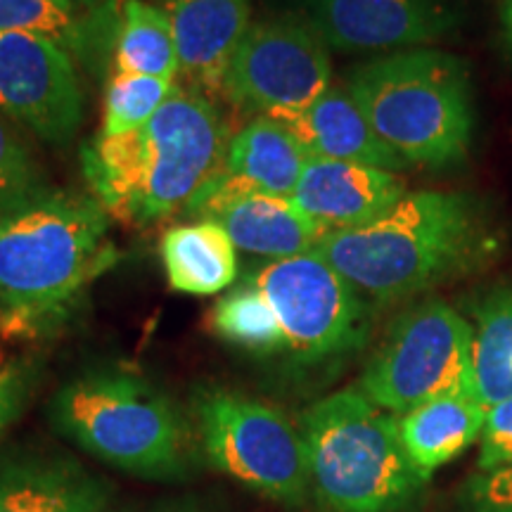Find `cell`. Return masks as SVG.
I'll return each instance as SVG.
<instances>
[{
    "instance_id": "cell-24",
    "label": "cell",
    "mask_w": 512,
    "mask_h": 512,
    "mask_svg": "<svg viewBox=\"0 0 512 512\" xmlns=\"http://www.w3.org/2000/svg\"><path fill=\"white\" fill-rule=\"evenodd\" d=\"M176 91V79L117 72L107 83L102 136H124L145 126Z\"/></svg>"
},
{
    "instance_id": "cell-18",
    "label": "cell",
    "mask_w": 512,
    "mask_h": 512,
    "mask_svg": "<svg viewBox=\"0 0 512 512\" xmlns=\"http://www.w3.org/2000/svg\"><path fill=\"white\" fill-rule=\"evenodd\" d=\"M271 119L283 124L302 143L309 157L363 164L394 171V174L408 166L373 131L366 114L361 112L347 88L330 86V91L320 95L306 110Z\"/></svg>"
},
{
    "instance_id": "cell-20",
    "label": "cell",
    "mask_w": 512,
    "mask_h": 512,
    "mask_svg": "<svg viewBox=\"0 0 512 512\" xmlns=\"http://www.w3.org/2000/svg\"><path fill=\"white\" fill-rule=\"evenodd\" d=\"M162 261L169 285L183 294H219L238 278L233 240L214 221H195L166 230Z\"/></svg>"
},
{
    "instance_id": "cell-25",
    "label": "cell",
    "mask_w": 512,
    "mask_h": 512,
    "mask_svg": "<svg viewBox=\"0 0 512 512\" xmlns=\"http://www.w3.org/2000/svg\"><path fill=\"white\" fill-rule=\"evenodd\" d=\"M0 31H27L81 50L83 27L69 0H0Z\"/></svg>"
},
{
    "instance_id": "cell-28",
    "label": "cell",
    "mask_w": 512,
    "mask_h": 512,
    "mask_svg": "<svg viewBox=\"0 0 512 512\" xmlns=\"http://www.w3.org/2000/svg\"><path fill=\"white\" fill-rule=\"evenodd\" d=\"M477 470H496L512 463V396L486 408Z\"/></svg>"
},
{
    "instance_id": "cell-15",
    "label": "cell",
    "mask_w": 512,
    "mask_h": 512,
    "mask_svg": "<svg viewBox=\"0 0 512 512\" xmlns=\"http://www.w3.org/2000/svg\"><path fill=\"white\" fill-rule=\"evenodd\" d=\"M178 74L190 91L223 93V81L249 31L247 0H169Z\"/></svg>"
},
{
    "instance_id": "cell-10",
    "label": "cell",
    "mask_w": 512,
    "mask_h": 512,
    "mask_svg": "<svg viewBox=\"0 0 512 512\" xmlns=\"http://www.w3.org/2000/svg\"><path fill=\"white\" fill-rule=\"evenodd\" d=\"M332 86L330 48L302 19L252 24L223 81V95L256 117L302 112Z\"/></svg>"
},
{
    "instance_id": "cell-12",
    "label": "cell",
    "mask_w": 512,
    "mask_h": 512,
    "mask_svg": "<svg viewBox=\"0 0 512 512\" xmlns=\"http://www.w3.org/2000/svg\"><path fill=\"white\" fill-rule=\"evenodd\" d=\"M313 29L339 53L427 48L460 22L456 0H309Z\"/></svg>"
},
{
    "instance_id": "cell-2",
    "label": "cell",
    "mask_w": 512,
    "mask_h": 512,
    "mask_svg": "<svg viewBox=\"0 0 512 512\" xmlns=\"http://www.w3.org/2000/svg\"><path fill=\"white\" fill-rule=\"evenodd\" d=\"M228 143L211 98L176 83L145 126L124 136L98 133L81 147L83 181L107 216L147 226L195 200L219 174Z\"/></svg>"
},
{
    "instance_id": "cell-19",
    "label": "cell",
    "mask_w": 512,
    "mask_h": 512,
    "mask_svg": "<svg viewBox=\"0 0 512 512\" xmlns=\"http://www.w3.org/2000/svg\"><path fill=\"white\" fill-rule=\"evenodd\" d=\"M484 422L486 408L482 401L470 394H456L422 403L399 415L396 425L408 458L427 482L432 472L482 439Z\"/></svg>"
},
{
    "instance_id": "cell-26",
    "label": "cell",
    "mask_w": 512,
    "mask_h": 512,
    "mask_svg": "<svg viewBox=\"0 0 512 512\" xmlns=\"http://www.w3.org/2000/svg\"><path fill=\"white\" fill-rule=\"evenodd\" d=\"M48 190L27 145L0 114V216L36 200Z\"/></svg>"
},
{
    "instance_id": "cell-33",
    "label": "cell",
    "mask_w": 512,
    "mask_h": 512,
    "mask_svg": "<svg viewBox=\"0 0 512 512\" xmlns=\"http://www.w3.org/2000/svg\"><path fill=\"white\" fill-rule=\"evenodd\" d=\"M69 3H74V0H69Z\"/></svg>"
},
{
    "instance_id": "cell-29",
    "label": "cell",
    "mask_w": 512,
    "mask_h": 512,
    "mask_svg": "<svg viewBox=\"0 0 512 512\" xmlns=\"http://www.w3.org/2000/svg\"><path fill=\"white\" fill-rule=\"evenodd\" d=\"M465 512H512V463L477 472L463 489Z\"/></svg>"
},
{
    "instance_id": "cell-22",
    "label": "cell",
    "mask_w": 512,
    "mask_h": 512,
    "mask_svg": "<svg viewBox=\"0 0 512 512\" xmlns=\"http://www.w3.org/2000/svg\"><path fill=\"white\" fill-rule=\"evenodd\" d=\"M472 366L484 408L512 396V290H498L477 306Z\"/></svg>"
},
{
    "instance_id": "cell-31",
    "label": "cell",
    "mask_w": 512,
    "mask_h": 512,
    "mask_svg": "<svg viewBox=\"0 0 512 512\" xmlns=\"http://www.w3.org/2000/svg\"><path fill=\"white\" fill-rule=\"evenodd\" d=\"M0 330H3V309H0Z\"/></svg>"
},
{
    "instance_id": "cell-30",
    "label": "cell",
    "mask_w": 512,
    "mask_h": 512,
    "mask_svg": "<svg viewBox=\"0 0 512 512\" xmlns=\"http://www.w3.org/2000/svg\"><path fill=\"white\" fill-rule=\"evenodd\" d=\"M501 27H503V38H505V48L512 55V0H505L503 3V12H501Z\"/></svg>"
},
{
    "instance_id": "cell-1",
    "label": "cell",
    "mask_w": 512,
    "mask_h": 512,
    "mask_svg": "<svg viewBox=\"0 0 512 512\" xmlns=\"http://www.w3.org/2000/svg\"><path fill=\"white\" fill-rule=\"evenodd\" d=\"M498 233L470 192H406L382 219L325 235L316 252L377 304L432 290L489 264Z\"/></svg>"
},
{
    "instance_id": "cell-4",
    "label": "cell",
    "mask_w": 512,
    "mask_h": 512,
    "mask_svg": "<svg viewBox=\"0 0 512 512\" xmlns=\"http://www.w3.org/2000/svg\"><path fill=\"white\" fill-rule=\"evenodd\" d=\"M344 88L406 164L441 169L470 152L472 83L456 55L434 48L389 53L351 69Z\"/></svg>"
},
{
    "instance_id": "cell-32",
    "label": "cell",
    "mask_w": 512,
    "mask_h": 512,
    "mask_svg": "<svg viewBox=\"0 0 512 512\" xmlns=\"http://www.w3.org/2000/svg\"><path fill=\"white\" fill-rule=\"evenodd\" d=\"M162 512H183V510H162Z\"/></svg>"
},
{
    "instance_id": "cell-14",
    "label": "cell",
    "mask_w": 512,
    "mask_h": 512,
    "mask_svg": "<svg viewBox=\"0 0 512 512\" xmlns=\"http://www.w3.org/2000/svg\"><path fill=\"white\" fill-rule=\"evenodd\" d=\"M188 211L200 221H214L221 226L242 252L271 261L316 252L328 235L292 202V197L266 192L204 197L190 202Z\"/></svg>"
},
{
    "instance_id": "cell-5",
    "label": "cell",
    "mask_w": 512,
    "mask_h": 512,
    "mask_svg": "<svg viewBox=\"0 0 512 512\" xmlns=\"http://www.w3.org/2000/svg\"><path fill=\"white\" fill-rule=\"evenodd\" d=\"M311 486L330 512H401L425 479L401 444L399 425L358 387L309 406L299 422Z\"/></svg>"
},
{
    "instance_id": "cell-27",
    "label": "cell",
    "mask_w": 512,
    "mask_h": 512,
    "mask_svg": "<svg viewBox=\"0 0 512 512\" xmlns=\"http://www.w3.org/2000/svg\"><path fill=\"white\" fill-rule=\"evenodd\" d=\"M38 368L31 358H12L0 363V434L22 415L27 406Z\"/></svg>"
},
{
    "instance_id": "cell-13",
    "label": "cell",
    "mask_w": 512,
    "mask_h": 512,
    "mask_svg": "<svg viewBox=\"0 0 512 512\" xmlns=\"http://www.w3.org/2000/svg\"><path fill=\"white\" fill-rule=\"evenodd\" d=\"M406 192L394 171L311 157L292 202L330 235L382 219Z\"/></svg>"
},
{
    "instance_id": "cell-6",
    "label": "cell",
    "mask_w": 512,
    "mask_h": 512,
    "mask_svg": "<svg viewBox=\"0 0 512 512\" xmlns=\"http://www.w3.org/2000/svg\"><path fill=\"white\" fill-rule=\"evenodd\" d=\"M57 432L93 458L131 475L185 472V422L174 401L128 368L88 370L57 389L48 406Z\"/></svg>"
},
{
    "instance_id": "cell-8",
    "label": "cell",
    "mask_w": 512,
    "mask_h": 512,
    "mask_svg": "<svg viewBox=\"0 0 512 512\" xmlns=\"http://www.w3.org/2000/svg\"><path fill=\"white\" fill-rule=\"evenodd\" d=\"M472 337L470 320L441 299H427L396 318L358 389L394 415L441 396H477Z\"/></svg>"
},
{
    "instance_id": "cell-17",
    "label": "cell",
    "mask_w": 512,
    "mask_h": 512,
    "mask_svg": "<svg viewBox=\"0 0 512 512\" xmlns=\"http://www.w3.org/2000/svg\"><path fill=\"white\" fill-rule=\"evenodd\" d=\"M110 496V486L69 456H0V512H107Z\"/></svg>"
},
{
    "instance_id": "cell-23",
    "label": "cell",
    "mask_w": 512,
    "mask_h": 512,
    "mask_svg": "<svg viewBox=\"0 0 512 512\" xmlns=\"http://www.w3.org/2000/svg\"><path fill=\"white\" fill-rule=\"evenodd\" d=\"M209 328L223 342L252 354H273L285 349V335L273 306L249 280L223 294L214 304V309L209 311Z\"/></svg>"
},
{
    "instance_id": "cell-16",
    "label": "cell",
    "mask_w": 512,
    "mask_h": 512,
    "mask_svg": "<svg viewBox=\"0 0 512 512\" xmlns=\"http://www.w3.org/2000/svg\"><path fill=\"white\" fill-rule=\"evenodd\" d=\"M309 159L302 143L283 124L271 117H254L230 136L219 174L197 192L195 200L240 192L292 197Z\"/></svg>"
},
{
    "instance_id": "cell-3",
    "label": "cell",
    "mask_w": 512,
    "mask_h": 512,
    "mask_svg": "<svg viewBox=\"0 0 512 512\" xmlns=\"http://www.w3.org/2000/svg\"><path fill=\"white\" fill-rule=\"evenodd\" d=\"M119 261L110 221L93 197L48 190L0 216V309L5 337L53 328Z\"/></svg>"
},
{
    "instance_id": "cell-11",
    "label": "cell",
    "mask_w": 512,
    "mask_h": 512,
    "mask_svg": "<svg viewBox=\"0 0 512 512\" xmlns=\"http://www.w3.org/2000/svg\"><path fill=\"white\" fill-rule=\"evenodd\" d=\"M0 114L46 143L74 138L83 93L67 48L27 31H0Z\"/></svg>"
},
{
    "instance_id": "cell-7",
    "label": "cell",
    "mask_w": 512,
    "mask_h": 512,
    "mask_svg": "<svg viewBox=\"0 0 512 512\" xmlns=\"http://www.w3.org/2000/svg\"><path fill=\"white\" fill-rule=\"evenodd\" d=\"M192 415L204 458L275 503L302 505L311 486L302 432L278 408L228 389H200Z\"/></svg>"
},
{
    "instance_id": "cell-9",
    "label": "cell",
    "mask_w": 512,
    "mask_h": 512,
    "mask_svg": "<svg viewBox=\"0 0 512 512\" xmlns=\"http://www.w3.org/2000/svg\"><path fill=\"white\" fill-rule=\"evenodd\" d=\"M249 283L273 306L285 349L299 361L342 356L363 342L366 306L354 285L318 252L268 261L252 273Z\"/></svg>"
},
{
    "instance_id": "cell-21",
    "label": "cell",
    "mask_w": 512,
    "mask_h": 512,
    "mask_svg": "<svg viewBox=\"0 0 512 512\" xmlns=\"http://www.w3.org/2000/svg\"><path fill=\"white\" fill-rule=\"evenodd\" d=\"M114 67L126 74L176 79V41L166 10L143 0H126L114 38Z\"/></svg>"
}]
</instances>
